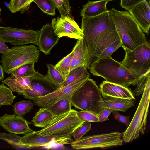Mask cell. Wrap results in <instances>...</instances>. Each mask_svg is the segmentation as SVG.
I'll use <instances>...</instances> for the list:
<instances>
[{
  "label": "cell",
  "mask_w": 150,
  "mask_h": 150,
  "mask_svg": "<svg viewBox=\"0 0 150 150\" xmlns=\"http://www.w3.org/2000/svg\"><path fill=\"white\" fill-rule=\"evenodd\" d=\"M4 71L1 65H0V80L2 81L4 79Z\"/></svg>",
  "instance_id": "44"
},
{
  "label": "cell",
  "mask_w": 150,
  "mask_h": 150,
  "mask_svg": "<svg viewBox=\"0 0 150 150\" xmlns=\"http://www.w3.org/2000/svg\"><path fill=\"white\" fill-rule=\"evenodd\" d=\"M81 29L87 69L107 48L120 40L110 10L95 16L82 18Z\"/></svg>",
  "instance_id": "1"
},
{
  "label": "cell",
  "mask_w": 150,
  "mask_h": 150,
  "mask_svg": "<svg viewBox=\"0 0 150 150\" xmlns=\"http://www.w3.org/2000/svg\"><path fill=\"white\" fill-rule=\"evenodd\" d=\"M89 77L87 76L81 78L45 95L34 97L31 100L37 106L41 108H48L68 95L72 94Z\"/></svg>",
  "instance_id": "11"
},
{
  "label": "cell",
  "mask_w": 150,
  "mask_h": 150,
  "mask_svg": "<svg viewBox=\"0 0 150 150\" xmlns=\"http://www.w3.org/2000/svg\"><path fill=\"white\" fill-rule=\"evenodd\" d=\"M122 133L113 132L82 137L77 140L72 141L70 144L75 149H85L94 148H106L122 145Z\"/></svg>",
  "instance_id": "9"
},
{
  "label": "cell",
  "mask_w": 150,
  "mask_h": 150,
  "mask_svg": "<svg viewBox=\"0 0 150 150\" xmlns=\"http://www.w3.org/2000/svg\"><path fill=\"white\" fill-rule=\"evenodd\" d=\"M72 94L57 101L47 108L54 115L59 116L67 112L71 109V97Z\"/></svg>",
  "instance_id": "24"
},
{
  "label": "cell",
  "mask_w": 150,
  "mask_h": 150,
  "mask_svg": "<svg viewBox=\"0 0 150 150\" xmlns=\"http://www.w3.org/2000/svg\"><path fill=\"white\" fill-rule=\"evenodd\" d=\"M2 105H3L1 103H0V107H1Z\"/></svg>",
  "instance_id": "47"
},
{
  "label": "cell",
  "mask_w": 150,
  "mask_h": 150,
  "mask_svg": "<svg viewBox=\"0 0 150 150\" xmlns=\"http://www.w3.org/2000/svg\"><path fill=\"white\" fill-rule=\"evenodd\" d=\"M150 72H147L139 78L137 87L132 92L134 96H138L143 92L147 81L150 77Z\"/></svg>",
  "instance_id": "35"
},
{
  "label": "cell",
  "mask_w": 150,
  "mask_h": 150,
  "mask_svg": "<svg viewBox=\"0 0 150 150\" xmlns=\"http://www.w3.org/2000/svg\"><path fill=\"white\" fill-rule=\"evenodd\" d=\"M150 98V77L146 82L137 109L126 129L122 134L123 141L132 142L138 138L140 133L144 134L146 128Z\"/></svg>",
  "instance_id": "5"
},
{
  "label": "cell",
  "mask_w": 150,
  "mask_h": 150,
  "mask_svg": "<svg viewBox=\"0 0 150 150\" xmlns=\"http://www.w3.org/2000/svg\"><path fill=\"white\" fill-rule=\"evenodd\" d=\"M120 47H122V44L120 40L115 42L107 48L100 55L98 60L111 56L112 54Z\"/></svg>",
  "instance_id": "37"
},
{
  "label": "cell",
  "mask_w": 150,
  "mask_h": 150,
  "mask_svg": "<svg viewBox=\"0 0 150 150\" xmlns=\"http://www.w3.org/2000/svg\"><path fill=\"white\" fill-rule=\"evenodd\" d=\"M40 10L47 15L54 16L56 8L52 0H33Z\"/></svg>",
  "instance_id": "31"
},
{
  "label": "cell",
  "mask_w": 150,
  "mask_h": 150,
  "mask_svg": "<svg viewBox=\"0 0 150 150\" xmlns=\"http://www.w3.org/2000/svg\"><path fill=\"white\" fill-rule=\"evenodd\" d=\"M40 31L0 26V40L12 45L32 43L38 45Z\"/></svg>",
  "instance_id": "10"
},
{
  "label": "cell",
  "mask_w": 150,
  "mask_h": 150,
  "mask_svg": "<svg viewBox=\"0 0 150 150\" xmlns=\"http://www.w3.org/2000/svg\"><path fill=\"white\" fill-rule=\"evenodd\" d=\"M150 2L144 0L128 11L143 32L149 33L150 28Z\"/></svg>",
  "instance_id": "16"
},
{
  "label": "cell",
  "mask_w": 150,
  "mask_h": 150,
  "mask_svg": "<svg viewBox=\"0 0 150 150\" xmlns=\"http://www.w3.org/2000/svg\"><path fill=\"white\" fill-rule=\"evenodd\" d=\"M89 69L93 75L101 77L106 81L126 88L130 85H137L139 79L111 56L98 60Z\"/></svg>",
  "instance_id": "3"
},
{
  "label": "cell",
  "mask_w": 150,
  "mask_h": 150,
  "mask_svg": "<svg viewBox=\"0 0 150 150\" xmlns=\"http://www.w3.org/2000/svg\"><path fill=\"white\" fill-rule=\"evenodd\" d=\"M112 112L114 115V117L115 119L125 125L127 127L129 126L130 123L129 121L130 116H126L123 115L119 113L118 111H113Z\"/></svg>",
  "instance_id": "39"
},
{
  "label": "cell",
  "mask_w": 150,
  "mask_h": 150,
  "mask_svg": "<svg viewBox=\"0 0 150 150\" xmlns=\"http://www.w3.org/2000/svg\"><path fill=\"white\" fill-rule=\"evenodd\" d=\"M102 96L135 100L132 92L128 88L103 81L99 85Z\"/></svg>",
  "instance_id": "18"
},
{
  "label": "cell",
  "mask_w": 150,
  "mask_h": 150,
  "mask_svg": "<svg viewBox=\"0 0 150 150\" xmlns=\"http://www.w3.org/2000/svg\"><path fill=\"white\" fill-rule=\"evenodd\" d=\"M90 76V74L88 72L87 68L85 66L76 67L70 71L68 76L65 79L62 87L81 78Z\"/></svg>",
  "instance_id": "25"
},
{
  "label": "cell",
  "mask_w": 150,
  "mask_h": 150,
  "mask_svg": "<svg viewBox=\"0 0 150 150\" xmlns=\"http://www.w3.org/2000/svg\"><path fill=\"white\" fill-rule=\"evenodd\" d=\"M108 2L106 0L96 1H88L82 6L80 12L82 18L95 16L108 11L106 5Z\"/></svg>",
  "instance_id": "21"
},
{
  "label": "cell",
  "mask_w": 150,
  "mask_h": 150,
  "mask_svg": "<svg viewBox=\"0 0 150 150\" xmlns=\"http://www.w3.org/2000/svg\"><path fill=\"white\" fill-rule=\"evenodd\" d=\"M110 10L123 49L132 50L148 42L145 35L128 11Z\"/></svg>",
  "instance_id": "2"
},
{
  "label": "cell",
  "mask_w": 150,
  "mask_h": 150,
  "mask_svg": "<svg viewBox=\"0 0 150 150\" xmlns=\"http://www.w3.org/2000/svg\"><path fill=\"white\" fill-rule=\"evenodd\" d=\"M9 48L5 44V42L0 40V53L2 54L5 53L9 49Z\"/></svg>",
  "instance_id": "43"
},
{
  "label": "cell",
  "mask_w": 150,
  "mask_h": 150,
  "mask_svg": "<svg viewBox=\"0 0 150 150\" xmlns=\"http://www.w3.org/2000/svg\"><path fill=\"white\" fill-rule=\"evenodd\" d=\"M34 62L23 65L14 70L11 74L18 77H31L35 72Z\"/></svg>",
  "instance_id": "29"
},
{
  "label": "cell",
  "mask_w": 150,
  "mask_h": 150,
  "mask_svg": "<svg viewBox=\"0 0 150 150\" xmlns=\"http://www.w3.org/2000/svg\"><path fill=\"white\" fill-rule=\"evenodd\" d=\"M70 71L76 67L85 66V59L81 39L78 40L72 51Z\"/></svg>",
  "instance_id": "23"
},
{
  "label": "cell",
  "mask_w": 150,
  "mask_h": 150,
  "mask_svg": "<svg viewBox=\"0 0 150 150\" xmlns=\"http://www.w3.org/2000/svg\"><path fill=\"white\" fill-rule=\"evenodd\" d=\"M16 96L11 90L3 83L0 84V103L3 105H10L13 103Z\"/></svg>",
  "instance_id": "30"
},
{
  "label": "cell",
  "mask_w": 150,
  "mask_h": 150,
  "mask_svg": "<svg viewBox=\"0 0 150 150\" xmlns=\"http://www.w3.org/2000/svg\"><path fill=\"white\" fill-rule=\"evenodd\" d=\"M1 62L4 73L11 74L14 70L30 62H37L38 48L33 45L16 46L2 54Z\"/></svg>",
  "instance_id": "6"
},
{
  "label": "cell",
  "mask_w": 150,
  "mask_h": 150,
  "mask_svg": "<svg viewBox=\"0 0 150 150\" xmlns=\"http://www.w3.org/2000/svg\"><path fill=\"white\" fill-rule=\"evenodd\" d=\"M35 103L31 100H22L15 103L12 105L14 114L20 117H23L30 112Z\"/></svg>",
  "instance_id": "26"
},
{
  "label": "cell",
  "mask_w": 150,
  "mask_h": 150,
  "mask_svg": "<svg viewBox=\"0 0 150 150\" xmlns=\"http://www.w3.org/2000/svg\"><path fill=\"white\" fill-rule=\"evenodd\" d=\"M102 98L103 108H108L112 111L125 112L134 106V101L131 99L107 96H102Z\"/></svg>",
  "instance_id": "19"
},
{
  "label": "cell",
  "mask_w": 150,
  "mask_h": 150,
  "mask_svg": "<svg viewBox=\"0 0 150 150\" xmlns=\"http://www.w3.org/2000/svg\"><path fill=\"white\" fill-rule=\"evenodd\" d=\"M144 0L148 1L150 2V0H120V6L126 11H128L138 3Z\"/></svg>",
  "instance_id": "38"
},
{
  "label": "cell",
  "mask_w": 150,
  "mask_h": 150,
  "mask_svg": "<svg viewBox=\"0 0 150 150\" xmlns=\"http://www.w3.org/2000/svg\"><path fill=\"white\" fill-rule=\"evenodd\" d=\"M59 116L54 115L47 108H41L36 113L30 123L35 127L43 128Z\"/></svg>",
  "instance_id": "22"
},
{
  "label": "cell",
  "mask_w": 150,
  "mask_h": 150,
  "mask_svg": "<svg viewBox=\"0 0 150 150\" xmlns=\"http://www.w3.org/2000/svg\"><path fill=\"white\" fill-rule=\"evenodd\" d=\"M21 138V137L16 134L0 132V139L4 140L15 146L16 144L20 141Z\"/></svg>",
  "instance_id": "36"
},
{
  "label": "cell",
  "mask_w": 150,
  "mask_h": 150,
  "mask_svg": "<svg viewBox=\"0 0 150 150\" xmlns=\"http://www.w3.org/2000/svg\"><path fill=\"white\" fill-rule=\"evenodd\" d=\"M2 82L8 85L12 91L20 95L25 91L32 89L30 77H18L11 75Z\"/></svg>",
  "instance_id": "20"
},
{
  "label": "cell",
  "mask_w": 150,
  "mask_h": 150,
  "mask_svg": "<svg viewBox=\"0 0 150 150\" xmlns=\"http://www.w3.org/2000/svg\"><path fill=\"white\" fill-rule=\"evenodd\" d=\"M21 0H10L8 4V8L13 13L20 11V6Z\"/></svg>",
  "instance_id": "41"
},
{
  "label": "cell",
  "mask_w": 150,
  "mask_h": 150,
  "mask_svg": "<svg viewBox=\"0 0 150 150\" xmlns=\"http://www.w3.org/2000/svg\"><path fill=\"white\" fill-rule=\"evenodd\" d=\"M77 111L71 109L60 115L42 129L36 131L40 135L58 138L71 137L74 131L84 122L77 115Z\"/></svg>",
  "instance_id": "7"
},
{
  "label": "cell",
  "mask_w": 150,
  "mask_h": 150,
  "mask_svg": "<svg viewBox=\"0 0 150 150\" xmlns=\"http://www.w3.org/2000/svg\"><path fill=\"white\" fill-rule=\"evenodd\" d=\"M91 122H84L74 131L72 136L75 140L79 139L91 129Z\"/></svg>",
  "instance_id": "33"
},
{
  "label": "cell",
  "mask_w": 150,
  "mask_h": 150,
  "mask_svg": "<svg viewBox=\"0 0 150 150\" xmlns=\"http://www.w3.org/2000/svg\"><path fill=\"white\" fill-rule=\"evenodd\" d=\"M71 101V105L76 109L98 115L103 109L100 89L95 81L90 78L72 93Z\"/></svg>",
  "instance_id": "4"
},
{
  "label": "cell",
  "mask_w": 150,
  "mask_h": 150,
  "mask_svg": "<svg viewBox=\"0 0 150 150\" xmlns=\"http://www.w3.org/2000/svg\"><path fill=\"white\" fill-rule=\"evenodd\" d=\"M46 66L48 71L46 75L58 88L62 87L64 82V79L60 73L52 64H47Z\"/></svg>",
  "instance_id": "27"
},
{
  "label": "cell",
  "mask_w": 150,
  "mask_h": 150,
  "mask_svg": "<svg viewBox=\"0 0 150 150\" xmlns=\"http://www.w3.org/2000/svg\"><path fill=\"white\" fill-rule=\"evenodd\" d=\"M107 0L109 2V1H115V0Z\"/></svg>",
  "instance_id": "46"
},
{
  "label": "cell",
  "mask_w": 150,
  "mask_h": 150,
  "mask_svg": "<svg viewBox=\"0 0 150 150\" xmlns=\"http://www.w3.org/2000/svg\"><path fill=\"white\" fill-rule=\"evenodd\" d=\"M40 31L38 45L39 50L45 55L50 54L59 38L55 33L51 23L44 25Z\"/></svg>",
  "instance_id": "17"
},
{
  "label": "cell",
  "mask_w": 150,
  "mask_h": 150,
  "mask_svg": "<svg viewBox=\"0 0 150 150\" xmlns=\"http://www.w3.org/2000/svg\"><path fill=\"white\" fill-rule=\"evenodd\" d=\"M112 110L108 108H105L98 115L99 122H103L109 120L108 117Z\"/></svg>",
  "instance_id": "40"
},
{
  "label": "cell",
  "mask_w": 150,
  "mask_h": 150,
  "mask_svg": "<svg viewBox=\"0 0 150 150\" xmlns=\"http://www.w3.org/2000/svg\"><path fill=\"white\" fill-rule=\"evenodd\" d=\"M72 54L71 52L59 61L54 66L64 80L70 72Z\"/></svg>",
  "instance_id": "28"
},
{
  "label": "cell",
  "mask_w": 150,
  "mask_h": 150,
  "mask_svg": "<svg viewBox=\"0 0 150 150\" xmlns=\"http://www.w3.org/2000/svg\"><path fill=\"white\" fill-rule=\"evenodd\" d=\"M77 115L78 117L83 122H99L98 115L91 112L81 110L79 112L77 111Z\"/></svg>",
  "instance_id": "34"
},
{
  "label": "cell",
  "mask_w": 150,
  "mask_h": 150,
  "mask_svg": "<svg viewBox=\"0 0 150 150\" xmlns=\"http://www.w3.org/2000/svg\"><path fill=\"white\" fill-rule=\"evenodd\" d=\"M1 11V8H0V12Z\"/></svg>",
  "instance_id": "48"
},
{
  "label": "cell",
  "mask_w": 150,
  "mask_h": 150,
  "mask_svg": "<svg viewBox=\"0 0 150 150\" xmlns=\"http://www.w3.org/2000/svg\"><path fill=\"white\" fill-rule=\"evenodd\" d=\"M71 137L58 138L38 135L36 131L32 132L21 137L15 146L21 148H32L51 145H63L70 144Z\"/></svg>",
  "instance_id": "12"
},
{
  "label": "cell",
  "mask_w": 150,
  "mask_h": 150,
  "mask_svg": "<svg viewBox=\"0 0 150 150\" xmlns=\"http://www.w3.org/2000/svg\"><path fill=\"white\" fill-rule=\"evenodd\" d=\"M124 49L125 57L120 62L134 75L139 78L150 71V46L148 42L132 50Z\"/></svg>",
  "instance_id": "8"
},
{
  "label": "cell",
  "mask_w": 150,
  "mask_h": 150,
  "mask_svg": "<svg viewBox=\"0 0 150 150\" xmlns=\"http://www.w3.org/2000/svg\"><path fill=\"white\" fill-rule=\"evenodd\" d=\"M30 77L32 89L27 90L21 95L28 99L45 95L57 89L55 85L46 75H43L38 71Z\"/></svg>",
  "instance_id": "14"
},
{
  "label": "cell",
  "mask_w": 150,
  "mask_h": 150,
  "mask_svg": "<svg viewBox=\"0 0 150 150\" xmlns=\"http://www.w3.org/2000/svg\"><path fill=\"white\" fill-rule=\"evenodd\" d=\"M51 23L55 33L59 38L65 36L77 40L83 38L81 28L69 15L54 18Z\"/></svg>",
  "instance_id": "13"
},
{
  "label": "cell",
  "mask_w": 150,
  "mask_h": 150,
  "mask_svg": "<svg viewBox=\"0 0 150 150\" xmlns=\"http://www.w3.org/2000/svg\"><path fill=\"white\" fill-rule=\"evenodd\" d=\"M56 8L58 10L61 16H70L71 7L69 0H52Z\"/></svg>",
  "instance_id": "32"
},
{
  "label": "cell",
  "mask_w": 150,
  "mask_h": 150,
  "mask_svg": "<svg viewBox=\"0 0 150 150\" xmlns=\"http://www.w3.org/2000/svg\"><path fill=\"white\" fill-rule=\"evenodd\" d=\"M29 0H21L20 6V11L22 13H24L29 9Z\"/></svg>",
  "instance_id": "42"
},
{
  "label": "cell",
  "mask_w": 150,
  "mask_h": 150,
  "mask_svg": "<svg viewBox=\"0 0 150 150\" xmlns=\"http://www.w3.org/2000/svg\"><path fill=\"white\" fill-rule=\"evenodd\" d=\"M27 121L23 117L13 114H4L0 117V126L10 133L24 134L30 133L32 130Z\"/></svg>",
  "instance_id": "15"
},
{
  "label": "cell",
  "mask_w": 150,
  "mask_h": 150,
  "mask_svg": "<svg viewBox=\"0 0 150 150\" xmlns=\"http://www.w3.org/2000/svg\"><path fill=\"white\" fill-rule=\"evenodd\" d=\"M33 0H29L28 3V5L29 7H30V4L33 2Z\"/></svg>",
  "instance_id": "45"
}]
</instances>
